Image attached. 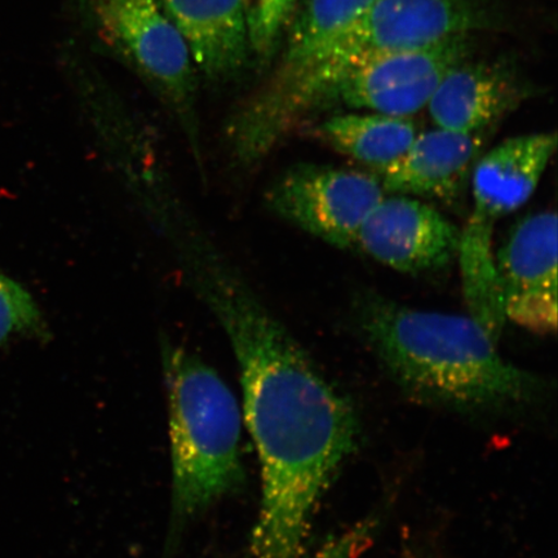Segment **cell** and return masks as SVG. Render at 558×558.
Masks as SVG:
<instances>
[{
  "mask_svg": "<svg viewBox=\"0 0 558 558\" xmlns=\"http://www.w3.org/2000/svg\"><path fill=\"white\" fill-rule=\"evenodd\" d=\"M185 283L239 362L263 477L251 558H303L319 500L357 441V417L226 253L201 256Z\"/></svg>",
  "mask_w": 558,
  "mask_h": 558,
  "instance_id": "6da1fadb",
  "label": "cell"
},
{
  "mask_svg": "<svg viewBox=\"0 0 558 558\" xmlns=\"http://www.w3.org/2000/svg\"><path fill=\"white\" fill-rule=\"evenodd\" d=\"M362 333L393 380L436 407L493 413L538 399L543 383L501 357L469 314L410 308L381 296L362 299Z\"/></svg>",
  "mask_w": 558,
  "mask_h": 558,
  "instance_id": "7a4b0ae2",
  "label": "cell"
},
{
  "mask_svg": "<svg viewBox=\"0 0 558 558\" xmlns=\"http://www.w3.org/2000/svg\"><path fill=\"white\" fill-rule=\"evenodd\" d=\"M499 24L484 0H374L283 94L267 102H243L228 117L222 129L227 155L241 169H255L316 113L332 83L361 62L497 31Z\"/></svg>",
  "mask_w": 558,
  "mask_h": 558,
  "instance_id": "3957f363",
  "label": "cell"
},
{
  "mask_svg": "<svg viewBox=\"0 0 558 558\" xmlns=\"http://www.w3.org/2000/svg\"><path fill=\"white\" fill-rule=\"evenodd\" d=\"M160 355L170 409L172 548L187 523L243 486L242 414L232 390L197 354L163 337Z\"/></svg>",
  "mask_w": 558,
  "mask_h": 558,
  "instance_id": "277c9868",
  "label": "cell"
},
{
  "mask_svg": "<svg viewBox=\"0 0 558 558\" xmlns=\"http://www.w3.org/2000/svg\"><path fill=\"white\" fill-rule=\"evenodd\" d=\"M95 37L170 111L205 178L197 69L162 0H83Z\"/></svg>",
  "mask_w": 558,
  "mask_h": 558,
  "instance_id": "5b68a950",
  "label": "cell"
},
{
  "mask_svg": "<svg viewBox=\"0 0 558 558\" xmlns=\"http://www.w3.org/2000/svg\"><path fill=\"white\" fill-rule=\"evenodd\" d=\"M386 195L379 178L338 167L300 163L271 181L265 206L289 225L338 248H355L369 213Z\"/></svg>",
  "mask_w": 558,
  "mask_h": 558,
  "instance_id": "8992f818",
  "label": "cell"
},
{
  "mask_svg": "<svg viewBox=\"0 0 558 558\" xmlns=\"http://www.w3.org/2000/svg\"><path fill=\"white\" fill-rule=\"evenodd\" d=\"M471 51V35H457L416 50L376 56L340 75L317 111L339 105L349 111L413 117L427 108L450 70L470 60Z\"/></svg>",
  "mask_w": 558,
  "mask_h": 558,
  "instance_id": "52a82bcc",
  "label": "cell"
},
{
  "mask_svg": "<svg viewBox=\"0 0 558 558\" xmlns=\"http://www.w3.org/2000/svg\"><path fill=\"white\" fill-rule=\"evenodd\" d=\"M460 229L421 198L386 194L362 225L355 248L404 275L448 267L457 257Z\"/></svg>",
  "mask_w": 558,
  "mask_h": 558,
  "instance_id": "ba28073f",
  "label": "cell"
},
{
  "mask_svg": "<svg viewBox=\"0 0 558 558\" xmlns=\"http://www.w3.org/2000/svg\"><path fill=\"white\" fill-rule=\"evenodd\" d=\"M557 215L529 216L497 254L507 320L538 333L557 330Z\"/></svg>",
  "mask_w": 558,
  "mask_h": 558,
  "instance_id": "9c48e42d",
  "label": "cell"
},
{
  "mask_svg": "<svg viewBox=\"0 0 558 558\" xmlns=\"http://www.w3.org/2000/svg\"><path fill=\"white\" fill-rule=\"evenodd\" d=\"M518 74L498 62H471L451 69L427 105L436 128L481 135L526 99Z\"/></svg>",
  "mask_w": 558,
  "mask_h": 558,
  "instance_id": "30bf717a",
  "label": "cell"
},
{
  "mask_svg": "<svg viewBox=\"0 0 558 558\" xmlns=\"http://www.w3.org/2000/svg\"><path fill=\"white\" fill-rule=\"evenodd\" d=\"M557 148V136L523 135L488 150L471 173V218L497 225L532 198Z\"/></svg>",
  "mask_w": 558,
  "mask_h": 558,
  "instance_id": "8fae6325",
  "label": "cell"
},
{
  "mask_svg": "<svg viewBox=\"0 0 558 558\" xmlns=\"http://www.w3.org/2000/svg\"><path fill=\"white\" fill-rule=\"evenodd\" d=\"M195 69L213 83L239 78L251 50L243 0H162Z\"/></svg>",
  "mask_w": 558,
  "mask_h": 558,
  "instance_id": "7c38bea8",
  "label": "cell"
},
{
  "mask_svg": "<svg viewBox=\"0 0 558 558\" xmlns=\"http://www.w3.org/2000/svg\"><path fill=\"white\" fill-rule=\"evenodd\" d=\"M481 149L480 135L436 128L418 132L407 153L376 174L386 194L451 199L471 179Z\"/></svg>",
  "mask_w": 558,
  "mask_h": 558,
  "instance_id": "4fadbf2b",
  "label": "cell"
},
{
  "mask_svg": "<svg viewBox=\"0 0 558 558\" xmlns=\"http://www.w3.org/2000/svg\"><path fill=\"white\" fill-rule=\"evenodd\" d=\"M374 0H305L290 27L281 60L268 81L244 102L276 99L303 75L325 48L355 24Z\"/></svg>",
  "mask_w": 558,
  "mask_h": 558,
  "instance_id": "5bb4252c",
  "label": "cell"
},
{
  "mask_svg": "<svg viewBox=\"0 0 558 558\" xmlns=\"http://www.w3.org/2000/svg\"><path fill=\"white\" fill-rule=\"evenodd\" d=\"M417 135L413 117L369 111L332 116L313 130L319 142L376 173L400 159Z\"/></svg>",
  "mask_w": 558,
  "mask_h": 558,
  "instance_id": "9a60e30c",
  "label": "cell"
},
{
  "mask_svg": "<svg viewBox=\"0 0 558 558\" xmlns=\"http://www.w3.org/2000/svg\"><path fill=\"white\" fill-rule=\"evenodd\" d=\"M494 227L469 218L464 228L460 229L456 260L462 279L466 314L498 341L507 318L497 251L494 248Z\"/></svg>",
  "mask_w": 558,
  "mask_h": 558,
  "instance_id": "2e32d148",
  "label": "cell"
},
{
  "mask_svg": "<svg viewBox=\"0 0 558 558\" xmlns=\"http://www.w3.org/2000/svg\"><path fill=\"white\" fill-rule=\"evenodd\" d=\"M15 338L45 341L50 329L31 292L0 274V347Z\"/></svg>",
  "mask_w": 558,
  "mask_h": 558,
  "instance_id": "e0dca14e",
  "label": "cell"
},
{
  "mask_svg": "<svg viewBox=\"0 0 558 558\" xmlns=\"http://www.w3.org/2000/svg\"><path fill=\"white\" fill-rule=\"evenodd\" d=\"M298 0H243L251 54L267 64L290 24Z\"/></svg>",
  "mask_w": 558,
  "mask_h": 558,
  "instance_id": "ac0fdd59",
  "label": "cell"
}]
</instances>
